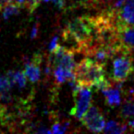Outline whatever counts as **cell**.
Returning <instances> with one entry per match:
<instances>
[{
	"instance_id": "obj_1",
	"label": "cell",
	"mask_w": 134,
	"mask_h": 134,
	"mask_svg": "<svg viewBox=\"0 0 134 134\" xmlns=\"http://www.w3.org/2000/svg\"><path fill=\"white\" fill-rule=\"evenodd\" d=\"M74 80L79 86L102 90L110 86L105 77V65L91 58H86L75 65L73 69Z\"/></svg>"
},
{
	"instance_id": "obj_2",
	"label": "cell",
	"mask_w": 134,
	"mask_h": 134,
	"mask_svg": "<svg viewBox=\"0 0 134 134\" xmlns=\"http://www.w3.org/2000/svg\"><path fill=\"white\" fill-rule=\"evenodd\" d=\"M66 31L78 41L85 53L95 41L96 25L94 17L82 16L70 20L66 26Z\"/></svg>"
},
{
	"instance_id": "obj_3",
	"label": "cell",
	"mask_w": 134,
	"mask_h": 134,
	"mask_svg": "<svg viewBox=\"0 0 134 134\" xmlns=\"http://www.w3.org/2000/svg\"><path fill=\"white\" fill-rule=\"evenodd\" d=\"M70 82L73 86V96L75 101V106L71 109L70 114L78 120H81L91 106V90L88 86H79L74 79Z\"/></svg>"
},
{
	"instance_id": "obj_4",
	"label": "cell",
	"mask_w": 134,
	"mask_h": 134,
	"mask_svg": "<svg viewBox=\"0 0 134 134\" xmlns=\"http://www.w3.org/2000/svg\"><path fill=\"white\" fill-rule=\"evenodd\" d=\"M130 54L128 52L120 53V56L113 60L112 80L115 83H123L133 72L132 58Z\"/></svg>"
},
{
	"instance_id": "obj_5",
	"label": "cell",
	"mask_w": 134,
	"mask_h": 134,
	"mask_svg": "<svg viewBox=\"0 0 134 134\" xmlns=\"http://www.w3.org/2000/svg\"><path fill=\"white\" fill-rule=\"evenodd\" d=\"M82 124L86 129L92 132H101L105 128V118L99 107L90 106L81 118Z\"/></svg>"
},
{
	"instance_id": "obj_6",
	"label": "cell",
	"mask_w": 134,
	"mask_h": 134,
	"mask_svg": "<svg viewBox=\"0 0 134 134\" xmlns=\"http://www.w3.org/2000/svg\"><path fill=\"white\" fill-rule=\"evenodd\" d=\"M117 34L119 42L126 51H134V23H118Z\"/></svg>"
},
{
	"instance_id": "obj_7",
	"label": "cell",
	"mask_w": 134,
	"mask_h": 134,
	"mask_svg": "<svg viewBox=\"0 0 134 134\" xmlns=\"http://www.w3.org/2000/svg\"><path fill=\"white\" fill-rule=\"evenodd\" d=\"M42 57L39 53H35L33 57L25 63L23 73L31 83H36L40 78V63Z\"/></svg>"
},
{
	"instance_id": "obj_8",
	"label": "cell",
	"mask_w": 134,
	"mask_h": 134,
	"mask_svg": "<svg viewBox=\"0 0 134 134\" xmlns=\"http://www.w3.org/2000/svg\"><path fill=\"white\" fill-rule=\"evenodd\" d=\"M118 23H134V0H127L119 9H116Z\"/></svg>"
},
{
	"instance_id": "obj_9",
	"label": "cell",
	"mask_w": 134,
	"mask_h": 134,
	"mask_svg": "<svg viewBox=\"0 0 134 134\" xmlns=\"http://www.w3.org/2000/svg\"><path fill=\"white\" fill-rule=\"evenodd\" d=\"M120 117L123 120H134V92L125 98L119 113Z\"/></svg>"
},
{
	"instance_id": "obj_10",
	"label": "cell",
	"mask_w": 134,
	"mask_h": 134,
	"mask_svg": "<svg viewBox=\"0 0 134 134\" xmlns=\"http://www.w3.org/2000/svg\"><path fill=\"white\" fill-rule=\"evenodd\" d=\"M101 91L105 96V101L109 107H115L120 104L121 99H120V95L118 89H114L109 86V87L102 89Z\"/></svg>"
},
{
	"instance_id": "obj_11",
	"label": "cell",
	"mask_w": 134,
	"mask_h": 134,
	"mask_svg": "<svg viewBox=\"0 0 134 134\" xmlns=\"http://www.w3.org/2000/svg\"><path fill=\"white\" fill-rule=\"evenodd\" d=\"M7 78L14 86L15 84L18 85L19 88H24L27 86V76L21 71H9L7 73Z\"/></svg>"
},
{
	"instance_id": "obj_12",
	"label": "cell",
	"mask_w": 134,
	"mask_h": 134,
	"mask_svg": "<svg viewBox=\"0 0 134 134\" xmlns=\"http://www.w3.org/2000/svg\"><path fill=\"white\" fill-rule=\"evenodd\" d=\"M54 77L56 83L58 85H61L65 83L66 81H71L74 79V73L73 71L64 69L61 67H55L54 69Z\"/></svg>"
},
{
	"instance_id": "obj_13",
	"label": "cell",
	"mask_w": 134,
	"mask_h": 134,
	"mask_svg": "<svg viewBox=\"0 0 134 134\" xmlns=\"http://www.w3.org/2000/svg\"><path fill=\"white\" fill-rule=\"evenodd\" d=\"M128 127H129L128 124H122V123H120V122L111 120V121H109L106 125H105V128L103 131H104L105 133L120 134V133L126 132Z\"/></svg>"
},
{
	"instance_id": "obj_14",
	"label": "cell",
	"mask_w": 134,
	"mask_h": 134,
	"mask_svg": "<svg viewBox=\"0 0 134 134\" xmlns=\"http://www.w3.org/2000/svg\"><path fill=\"white\" fill-rule=\"evenodd\" d=\"M20 8L18 5L14 3H10L7 5L3 8V12H2V16H3L4 19H8L10 17L15 16V15H18L20 12Z\"/></svg>"
},
{
	"instance_id": "obj_15",
	"label": "cell",
	"mask_w": 134,
	"mask_h": 134,
	"mask_svg": "<svg viewBox=\"0 0 134 134\" xmlns=\"http://www.w3.org/2000/svg\"><path fill=\"white\" fill-rule=\"evenodd\" d=\"M69 122H65V123H59V122H56L53 124L51 127V132L55 134H61L66 132L67 129L69 128Z\"/></svg>"
},
{
	"instance_id": "obj_16",
	"label": "cell",
	"mask_w": 134,
	"mask_h": 134,
	"mask_svg": "<svg viewBox=\"0 0 134 134\" xmlns=\"http://www.w3.org/2000/svg\"><path fill=\"white\" fill-rule=\"evenodd\" d=\"M13 85L7 78V75L5 76H0V93H4V92H9Z\"/></svg>"
},
{
	"instance_id": "obj_17",
	"label": "cell",
	"mask_w": 134,
	"mask_h": 134,
	"mask_svg": "<svg viewBox=\"0 0 134 134\" xmlns=\"http://www.w3.org/2000/svg\"><path fill=\"white\" fill-rule=\"evenodd\" d=\"M41 0H26L25 7L29 13H33L40 5Z\"/></svg>"
},
{
	"instance_id": "obj_18",
	"label": "cell",
	"mask_w": 134,
	"mask_h": 134,
	"mask_svg": "<svg viewBox=\"0 0 134 134\" xmlns=\"http://www.w3.org/2000/svg\"><path fill=\"white\" fill-rule=\"evenodd\" d=\"M58 45H59L58 44V38L57 37V36H55V37L52 38L51 41H50V43H49V46H48V49H49L50 52H53L58 47Z\"/></svg>"
},
{
	"instance_id": "obj_19",
	"label": "cell",
	"mask_w": 134,
	"mask_h": 134,
	"mask_svg": "<svg viewBox=\"0 0 134 134\" xmlns=\"http://www.w3.org/2000/svg\"><path fill=\"white\" fill-rule=\"evenodd\" d=\"M46 3H48V2H52L58 9H63L65 7V0H43Z\"/></svg>"
},
{
	"instance_id": "obj_20",
	"label": "cell",
	"mask_w": 134,
	"mask_h": 134,
	"mask_svg": "<svg viewBox=\"0 0 134 134\" xmlns=\"http://www.w3.org/2000/svg\"><path fill=\"white\" fill-rule=\"evenodd\" d=\"M38 29H39V24H38V22H37V23L34 25L33 29H32V31H31V34H30V38H31L32 39H36V38L37 37V35H38Z\"/></svg>"
},
{
	"instance_id": "obj_21",
	"label": "cell",
	"mask_w": 134,
	"mask_h": 134,
	"mask_svg": "<svg viewBox=\"0 0 134 134\" xmlns=\"http://www.w3.org/2000/svg\"><path fill=\"white\" fill-rule=\"evenodd\" d=\"M13 0H0V10H3V8L7 5L10 4Z\"/></svg>"
},
{
	"instance_id": "obj_22",
	"label": "cell",
	"mask_w": 134,
	"mask_h": 134,
	"mask_svg": "<svg viewBox=\"0 0 134 134\" xmlns=\"http://www.w3.org/2000/svg\"><path fill=\"white\" fill-rule=\"evenodd\" d=\"M14 4L18 5L19 7H25V4H26V0H13Z\"/></svg>"
},
{
	"instance_id": "obj_23",
	"label": "cell",
	"mask_w": 134,
	"mask_h": 134,
	"mask_svg": "<svg viewBox=\"0 0 134 134\" xmlns=\"http://www.w3.org/2000/svg\"><path fill=\"white\" fill-rule=\"evenodd\" d=\"M127 1V0H118V1L115 3V7H121L122 5H123L125 2Z\"/></svg>"
},
{
	"instance_id": "obj_24",
	"label": "cell",
	"mask_w": 134,
	"mask_h": 134,
	"mask_svg": "<svg viewBox=\"0 0 134 134\" xmlns=\"http://www.w3.org/2000/svg\"><path fill=\"white\" fill-rule=\"evenodd\" d=\"M90 3H105V2H109L110 0H90Z\"/></svg>"
},
{
	"instance_id": "obj_25",
	"label": "cell",
	"mask_w": 134,
	"mask_h": 134,
	"mask_svg": "<svg viewBox=\"0 0 134 134\" xmlns=\"http://www.w3.org/2000/svg\"><path fill=\"white\" fill-rule=\"evenodd\" d=\"M128 126L131 127L132 130H134V120H130L129 123H128Z\"/></svg>"
}]
</instances>
